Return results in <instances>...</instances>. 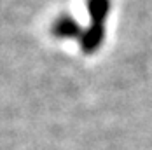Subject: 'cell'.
I'll return each instance as SVG.
<instances>
[{
	"mask_svg": "<svg viewBox=\"0 0 152 150\" xmlns=\"http://www.w3.org/2000/svg\"><path fill=\"white\" fill-rule=\"evenodd\" d=\"M105 39V25L100 23H91L88 28H84L79 42H80V49L86 54H93L100 49V45L103 44Z\"/></svg>",
	"mask_w": 152,
	"mask_h": 150,
	"instance_id": "obj_1",
	"label": "cell"
},
{
	"mask_svg": "<svg viewBox=\"0 0 152 150\" xmlns=\"http://www.w3.org/2000/svg\"><path fill=\"white\" fill-rule=\"evenodd\" d=\"M84 28H80V25L77 23L72 16H60L54 25H53V33L58 39H80Z\"/></svg>",
	"mask_w": 152,
	"mask_h": 150,
	"instance_id": "obj_2",
	"label": "cell"
},
{
	"mask_svg": "<svg viewBox=\"0 0 152 150\" xmlns=\"http://www.w3.org/2000/svg\"><path fill=\"white\" fill-rule=\"evenodd\" d=\"M88 14L91 17V23L105 25L110 14V0H88Z\"/></svg>",
	"mask_w": 152,
	"mask_h": 150,
	"instance_id": "obj_3",
	"label": "cell"
}]
</instances>
